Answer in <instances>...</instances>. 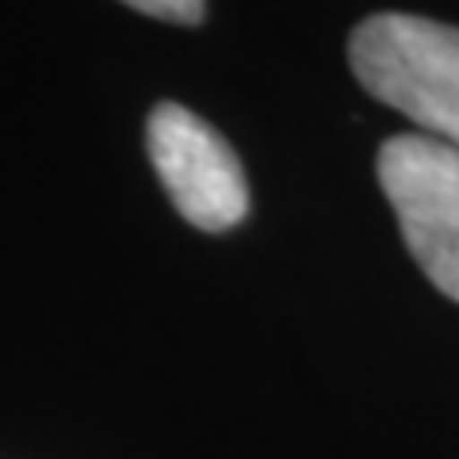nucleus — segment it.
Masks as SVG:
<instances>
[{
	"instance_id": "1",
	"label": "nucleus",
	"mask_w": 459,
	"mask_h": 459,
	"mask_svg": "<svg viewBox=\"0 0 459 459\" xmlns=\"http://www.w3.org/2000/svg\"><path fill=\"white\" fill-rule=\"evenodd\" d=\"M349 62L364 92L459 150V27L379 12L352 31Z\"/></svg>"
},
{
	"instance_id": "2",
	"label": "nucleus",
	"mask_w": 459,
	"mask_h": 459,
	"mask_svg": "<svg viewBox=\"0 0 459 459\" xmlns=\"http://www.w3.org/2000/svg\"><path fill=\"white\" fill-rule=\"evenodd\" d=\"M376 172L418 268L459 303V150L425 134H394L383 142Z\"/></svg>"
},
{
	"instance_id": "3",
	"label": "nucleus",
	"mask_w": 459,
	"mask_h": 459,
	"mask_svg": "<svg viewBox=\"0 0 459 459\" xmlns=\"http://www.w3.org/2000/svg\"><path fill=\"white\" fill-rule=\"evenodd\" d=\"M146 150L172 207L192 226L222 234L249 214V184L234 146L192 108L157 104L146 119Z\"/></svg>"
},
{
	"instance_id": "4",
	"label": "nucleus",
	"mask_w": 459,
	"mask_h": 459,
	"mask_svg": "<svg viewBox=\"0 0 459 459\" xmlns=\"http://www.w3.org/2000/svg\"><path fill=\"white\" fill-rule=\"evenodd\" d=\"M138 16H150V20H165V23H184V27H195L207 20V4L199 0H134L131 4Z\"/></svg>"
}]
</instances>
